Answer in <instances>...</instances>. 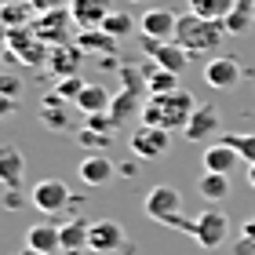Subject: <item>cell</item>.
Wrapping results in <instances>:
<instances>
[{
    "label": "cell",
    "instance_id": "6da1fadb",
    "mask_svg": "<svg viewBox=\"0 0 255 255\" xmlns=\"http://www.w3.org/2000/svg\"><path fill=\"white\" fill-rule=\"evenodd\" d=\"M230 37L223 22H212V18H201L186 11V15H179V26H175V44L179 48H186L190 59H208V55L219 51V44Z\"/></svg>",
    "mask_w": 255,
    "mask_h": 255
},
{
    "label": "cell",
    "instance_id": "7a4b0ae2",
    "mask_svg": "<svg viewBox=\"0 0 255 255\" xmlns=\"http://www.w3.org/2000/svg\"><path fill=\"white\" fill-rule=\"evenodd\" d=\"M193 110H197V99L190 95V91H164V95H149L146 99V106H142V124L149 128H164V131H182L186 128V121L193 117Z\"/></svg>",
    "mask_w": 255,
    "mask_h": 255
},
{
    "label": "cell",
    "instance_id": "3957f363",
    "mask_svg": "<svg viewBox=\"0 0 255 255\" xmlns=\"http://www.w3.org/2000/svg\"><path fill=\"white\" fill-rule=\"evenodd\" d=\"M7 55L15 62H22V66L40 69V66H48L51 48L33 33V26H22V29H7Z\"/></svg>",
    "mask_w": 255,
    "mask_h": 255
},
{
    "label": "cell",
    "instance_id": "277c9868",
    "mask_svg": "<svg viewBox=\"0 0 255 255\" xmlns=\"http://www.w3.org/2000/svg\"><path fill=\"white\" fill-rule=\"evenodd\" d=\"M69 26H77L73 15H69V7H51V11H40V15L33 18V33H37L48 48L77 40V37H69Z\"/></svg>",
    "mask_w": 255,
    "mask_h": 255
},
{
    "label": "cell",
    "instance_id": "5b68a950",
    "mask_svg": "<svg viewBox=\"0 0 255 255\" xmlns=\"http://www.w3.org/2000/svg\"><path fill=\"white\" fill-rule=\"evenodd\" d=\"M226 234H230V219H226V212H219V208H208V212L197 215V234H193V241H197L204 252L223 248V245H226Z\"/></svg>",
    "mask_w": 255,
    "mask_h": 255
},
{
    "label": "cell",
    "instance_id": "8992f818",
    "mask_svg": "<svg viewBox=\"0 0 255 255\" xmlns=\"http://www.w3.org/2000/svg\"><path fill=\"white\" fill-rule=\"evenodd\" d=\"M142 51L149 55V62H157L160 69H171V73H182L190 66L186 48H179L175 40H157V37H142Z\"/></svg>",
    "mask_w": 255,
    "mask_h": 255
},
{
    "label": "cell",
    "instance_id": "52a82bcc",
    "mask_svg": "<svg viewBox=\"0 0 255 255\" xmlns=\"http://www.w3.org/2000/svg\"><path fill=\"white\" fill-rule=\"evenodd\" d=\"M29 201L37 204L44 215H59L62 208L69 204V186L62 179H40L37 186L29 190Z\"/></svg>",
    "mask_w": 255,
    "mask_h": 255
},
{
    "label": "cell",
    "instance_id": "ba28073f",
    "mask_svg": "<svg viewBox=\"0 0 255 255\" xmlns=\"http://www.w3.org/2000/svg\"><path fill=\"white\" fill-rule=\"evenodd\" d=\"M168 146H171V131H164V128H135V135H131V153L138 160H153L160 153H168Z\"/></svg>",
    "mask_w": 255,
    "mask_h": 255
},
{
    "label": "cell",
    "instance_id": "9c48e42d",
    "mask_svg": "<svg viewBox=\"0 0 255 255\" xmlns=\"http://www.w3.org/2000/svg\"><path fill=\"white\" fill-rule=\"evenodd\" d=\"M146 219H153V223H164L168 215H175L182 208V193L175 186H168V182H160V186H153L146 193Z\"/></svg>",
    "mask_w": 255,
    "mask_h": 255
},
{
    "label": "cell",
    "instance_id": "30bf717a",
    "mask_svg": "<svg viewBox=\"0 0 255 255\" xmlns=\"http://www.w3.org/2000/svg\"><path fill=\"white\" fill-rule=\"evenodd\" d=\"M241 80V62L237 59H230V55H212L204 66V84L208 88H215V91H226V88H234Z\"/></svg>",
    "mask_w": 255,
    "mask_h": 255
},
{
    "label": "cell",
    "instance_id": "8fae6325",
    "mask_svg": "<svg viewBox=\"0 0 255 255\" xmlns=\"http://www.w3.org/2000/svg\"><path fill=\"white\" fill-rule=\"evenodd\" d=\"M69 15H73L77 29H102V22L110 18L113 4L110 0H69Z\"/></svg>",
    "mask_w": 255,
    "mask_h": 255
},
{
    "label": "cell",
    "instance_id": "7c38bea8",
    "mask_svg": "<svg viewBox=\"0 0 255 255\" xmlns=\"http://www.w3.org/2000/svg\"><path fill=\"white\" fill-rule=\"evenodd\" d=\"M219 110L215 106H197L193 117L186 121V128H182V135H186V142H212V138L219 135Z\"/></svg>",
    "mask_w": 255,
    "mask_h": 255
},
{
    "label": "cell",
    "instance_id": "4fadbf2b",
    "mask_svg": "<svg viewBox=\"0 0 255 255\" xmlns=\"http://www.w3.org/2000/svg\"><path fill=\"white\" fill-rule=\"evenodd\" d=\"M175 26H179V15L171 7H149L138 18L142 37H157V40H175Z\"/></svg>",
    "mask_w": 255,
    "mask_h": 255
},
{
    "label": "cell",
    "instance_id": "5bb4252c",
    "mask_svg": "<svg viewBox=\"0 0 255 255\" xmlns=\"http://www.w3.org/2000/svg\"><path fill=\"white\" fill-rule=\"evenodd\" d=\"M124 245V230L121 223H113V219H99V223H91V234H88V252L95 255H110Z\"/></svg>",
    "mask_w": 255,
    "mask_h": 255
},
{
    "label": "cell",
    "instance_id": "9a60e30c",
    "mask_svg": "<svg viewBox=\"0 0 255 255\" xmlns=\"http://www.w3.org/2000/svg\"><path fill=\"white\" fill-rule=\"evenodd\" d=\"M80 62H84V51H80V44L77 40H69V44H55L51 48V55H48V69L55 77H73L77 69H80Z\"/></svg>",
    "mask_w": 255,
    "mask_h": 255
},
{
    "label": "cell",
    "instance_id": "2e32d148",
    "mask_svg": "<svg viewBox=\"0 0 255 255\" xmlns=\"http://www.w3.org/2000/svg\"><path fill=\"white\" fill-rule=\"evenodd\" d=\"M77 44L84 55H102V59H117V51H121V40L110 37L106 29H80Z\"/></svg>",
    "mask_w": 255,
    "mask_h": 255
},
{
    "label": "cell",
    "instance_id": "e0dca14e",
    "mask_svg": "<svg viewBox=\"0 0 255 255\" xmlns=\"http://www.w3.org/2000/svg\"><path fill=\"white\" fill-rule=\"evenodd\" d=\"M201 160H204V171H219V175H230L237 164H241V153L234 146H226L223 138L219 142H208V149L201 153Z\"/></svg>",
    "mask_w": 255,
    "mask_h": 255
},
{
    "label": "cell",
    "instance_id": "ac0fdd59",
    "mask_svg": "<svg viewBox=\"0 0 255 255\" xmlns=\"http://www.w3.org/2000/svg\"><path fill=\"white\" fill-rule=\"evenodd\" d=\"M77 175H80V182H88V186H106V182L113 179V160L106 153H88L84 160H80Z\"/></svg>",
    "mask_w": 255,
    "mask_h": 255
},
{
    "label": "cell",
    "instance_id": "d6986e66",
    "mask_svg": "<svg viewBox=\"0 0 255 255\" xmlns=\"http://www.w3.org/2000/svg\"><path fill=\"white\" fill-rule=\"evenodd\" d=\"M142 106H146V102H142V95H135V91H128V88L113 91V102H110V121H113V128H124L135 113H142Z\"/></svg>",
    "mask_w": 255,
    "mask_h": 255
},
{
    "label": "cell",
    "instance_id": "ffe728a7",
    "mask_svg": "<svg viewBox=\"0 0 255 255\" xmlns=\"http://www.w3.org/2000/svg\"><path fill=\"white\" fill-rule=\"evenodd\" d=\"M22 175H26V157H22V149L0 146V182H4L7 190H18Z\"/></svg>",
    "mask_w": 255,
    "mask_h": 255
},
{
    "label": "cell",
    "instance_id": "44dd1931",
    "mask_svg": "<svg viewBox=\"0 0 255 255\" xmlns=\"http://www.w3.org/2000/svg\"><path fill=\"white\" fill-rule=\"evenodd\" d=\"M26 248L40 252V255H55V252H62V234H59V226H51V223H37V226H29V234H26Z\"/></svg>",
    "mask_w": 255,
    "mask_h": 255
},
{
    "label": "cell",
    "instance_id": "7402d4cb",
    "mask_svg": "<svg viewBox=\"0 0 255 255\" xmlns=\"http://www.w3.org/2000/svg\"><path fill=\"white\" fill-rule=\"evenodd\" d=\"M110 102H113V91H106L102 84H84V91L77 95V110L91 117V113H110Z\"/></svg>",
    "mask_w": 255,
    "mask_h": 255
},
{
    "label": "cell",
    "instance_id": "603a6c76",
    "mask_svg": "<svg viewBox=\"0 0 255 255\" xmlns=\"http://www.w3.org/2000/svg\"><path fill=\"white\" fill-rule=\"evenodd\" d=\"M33 18H37V11H33L29 0H7V4H0V22H4V29L33 26Z\"/></svg>",
    "mask_w": 255,
    "mask_h": 255
},
{
    "label": "cell",
    "instance_id": "cb8c5ba5",
    "mask_svg": "<svg viewBox=\"0 0 255 255\" xmlns=\"http://www.w3.org/2000/svg\"><path fill=\"white\" fill-rule=\"evenodd\" d=\"M252 22H255V0H234V11L223 18V26L230 37H241V33H248Z\"/></svg>",
    "mask_w": 255,
    "mask_h": 255
},
{
    "label": "cell",
    "instance_id": "d4e9b609",
    "mask_svg": "<svg viewBox=\"0 0 255 255\" xmlns=\"http://www.w3.org/2000/svg\"><path fill=\"white\" fill-rule=\"evenodd\" d=\"M142 73H146V88H149V95L179 91V73H171V69H160L157 62H146V66H142Z\"/></svg>",
    "mask_w": 255,
    "mask_h": 255
},
{
    "label": "cell",
    "instance_id": "484cf974",
    "mask_svg": "<svg viewBox=\"0 0 255 255\" xmlns=\"http://www.w3.org/2000/svg\"><path fill=\"white\" fill-rule=\"evenodd\" d=\"M59 234H62V252H88L91 223H84V219H69L66 226H59Z\"/></svg>",
    "mask_w": 255,
    "mask_h": 255
},
{
    "label": "cell",
    "instance_id": "4316f807",
    "mask_svg": "<svg viewBox=\"0 0 255 255\" xmlns=\"http://www.w3.org/2000/svg\"><path fill=\"white\" fill-rule=\"evenodd\" d=\"M190 11L201 18H212V22H223L230 11H234V0H190Z\"/></svg>",
    "mask_w": 255,
    "mask_h": 255
},
{
    "label": "cell",
    "instance_id": "83f0119b",
    "mask_svg": "<svg viewBox=\"0 0 255 255\" xmlns=\"http://www.w3.org/2000/svg\"><path fill=\"white\" fill-rule=\"evenodd\" d=\"M66 106H69V102L59 99V95L51 91V95L44 99V106H40V121H44V124H51L55 131H59V128H66Z\"/></svg>",
    "mask_w": 255,
    "mask_h": 255
},
{
    "label": "cell",
    "instance_id": "f1b7e54d",
    "mask_svg": "<svg viewBox=\"0 0 255 255\" xmlns=\"http://www.w3.org/2000/svg\"><path fill=\"white\" fill-rule=\"evenodd\" d=\"M226 193H230V175L204 171V179H201V197L204 201H226Z\"/></svg>",
    "mask_w": 255,
    "mask_h": 255
},
{
    "label": "cell",
    "instance_id": "f546056e",
    "mask_svg": "<svg viewBox=\"0 0 255 255\" xmlns=\"http://www.w3.org/2000/svg\"><path fill=\"white\" fill-rule=\"evenodd\" d=\"M77 142L84 146V149H91V153H106L110 142H113V135H110V131H95V128H80V131H77Z\"/></svg>",
    "mask_w": 255,
    "mask_h": 255
},
{
    "label": "cell",
    "instance_id": "4dcf8cb0",
    "mask_svg": "<svg viewBox=\"0 0 255 255\" xmlns=\"http://www.w3.org/2000/svg\"><path fill=\"white\" fill-rule=\"evenodd\" d=\"M102 29H106L110 37H117V40H124L128 33L135 29V18L128 15V11H110V18L102 22Z\"/></svg>",
    "mask_w": 255,
    "mask_h": 255
},
{
    "label": "cell",
    "instance_id": "1f68e13d",
    "mask_svg": "<svg viewBox=\"0 0 255 255\" xmlns=\"http://www.w3.org/2000/svg\"><path fill=\"white\" fill-rule=\"evenodd\" d=\"M226 146H234L241 160H248V164H255V135H223Z\"/></svg>",
    "mask_w": 255,
    "mask_h": 255
},
{
    "label": "cell",
    "instance_id": "d6a6232c",
    "mask_svg": "<svg viewBox=\"0 0 255 255\" xmlns=\"http://www.w3.org/2000/svg\"><path fill=\"white\" fill-rule=\"evenodd\" d=\"M84 91V80H80V73H73V77H62L59 84H55V95L59 99H66V102H77V95Z\"/></svg>",
    "mask_w": 255,
    "mask_h": 255
},
{
    "label": "cell",
    "instance_id": "836d02e7",
    "mask_svg": "<svg viewBox=\"0 0 255 255\" xmlns=\"http://www.w3.org/2000/svg\"><path fill=\"white\" fill-rule=\"evenodd\" d=\"M164 226L182 230V234H190V237L197 234V219H186V215H179V212H175V215H168V219H164Z\"/></svg>",
    "mask_w": 255,
    "mask_h": 255
},
{
    "label": "cell",
    "instance_id": "e575fe53",
    "mask_svg": "<svg viewBox=\"0 0 255 255\" xmlns=\"http://www.w3.org/2000/svg\"><path fill=\"white\" fill-rule=\"evenodd\" d=\"M0 95L18 99V95H22V80H18V77H11V73H0Z\"/></svg>",
    "mask_w": 255,
    "mask_h": 255
},
{
    "label": "cell",
    "instance_id": "d590c367",
    "mask_svg": "<svg viewBox=\"0 0 255 255\" xmlns=\"http://www.w3.org/2000/svg\"><path fill=\"white\" fill-rule=\"evenodd\" d=\"M33 11H51V7H66L69 0H29Z\"/></svg>",
    "mask_w": 255,
    "mask_h": 255
},
{
    "label": "cell",
    "instance_id": "8d00e7d4",
    "mask_svg": "<svg viewBox=\"0 0 255 255\" xmlns=\"http://www.w3.org/2000/svg\"><path fill=\"white\" fill-rule=\"evenodd\" d=\"M15 110H18V99H7V95H0V117H11Z\"/></svg>",
    "mask_w": 255,
    "mask_h": 255
},
{
    "label": "cell",
    "instance_id": "74e56055",
    "mask_svg": "<svg viewBox=\"0 0 255 255\" xmlns=\"http://www.w3.org/2000/svg\"><path fill=\"white\" fill-rule=\"evenodd\" d=\"M234 255H255V241L241 237V241H237V248H234Z\"/></svg>",
    "mask_w": 255,
    "mask_h": 255
},
{
    "label": "cell",
    "instance_id": "f35d334b",
    "mask_svg": "<svg viewBox=\"0 0 255 255\" xmlns=\"http://www.w3.org/2000/svg\"><path fill=\"white\" fill-rule=\"evenodd\" d=\"M4 204H7V208H18V204H22V197H18L15 190H7V193H4Z\"/></svg>",
    "mask_w": 255,
    "mask_h": 255
},
{
    "label": "cell",
    "instance_id": "ab89813d",
    "mask_svg": "<svg viewBox=\"0 0 255 255\" xmlns=\"http://www.w3.org/2000/svg\"><path fill=\"white\" fill-rule=\"evenodd\" d=\"M241 237H248V241H255V219H248V223H245V230H241Z\"/></svg>",
    "mask_w": 255,
    "mask_h": 255
},
{
    "label": "cell",
    "instance_id": "60d3db41",
    "mask_svg": "<svg viewBox=\"0 0 255 255\" xmlns=\"http://www.w3.org/2000/svg\"><path fill=\"white\" fill-rule=\"evenodd\" d=\"M7 48V29H4V22H0V51Z\"/></svg>",
    "mask_w": 255,
    "mask_h": 255
},
{
    "label": "cell",
    "instance_id": "b9f144b4",
    "mask_svg": "<svg viewBox=\"0 0 255 255\" xmlns=\"http://www.w3.org/2000/svg\"><path fill=\"white\" fill-rule=\"evenodd\" d=\"M248 186L255 190V164H248Z\"/></svg>",
    "mask_w": 255,
    "mask_h": 255
},
{
    "label": "cell",
    "instance_id": "7bdbcfd3",
    "mask_svg": "<svg viewBox=\"0 0 255 255\" xmlns=\"http://www.w3.org/2000/svg\"><path fill=\"white\" fill-rule=\"evenodd\" d=\"M131 4H142V0H131Z\"/></svg>",
    "mask_w": 255,
    "mask_h": 255
},
{
    "label": "cell",
    "instance_id": "ee69618b",
    "mask_svg": "<svg viewBox=\"0 0 255 255\" xmlns=\"http://www.w3.org/2000/svg\"><path fill=\"white\" fill-rule=\"evenodd\" d=\"M0 4H7V0H0Z\"/></svg>",
    "mask_w": 255,
    "mask_h": 255
}]
</instances>
